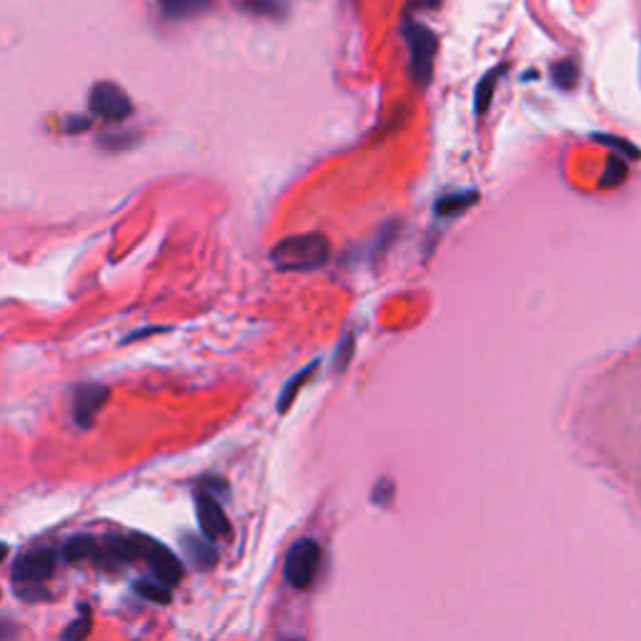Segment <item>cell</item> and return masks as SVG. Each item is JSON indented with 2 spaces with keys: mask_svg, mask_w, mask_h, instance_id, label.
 Segmentation results:
<instances>
[{
  "mask_svg": "<svg viewBox=\"0 0 641 641\" xmlns=\"http://www.w3.org/2000/svg\"><path fill=\"white\" fill-rule=\"evenodd\" d=\"M331 259V243L323 233L288 236L271 251V261L278 271H316Z\"/></svg>",
  "mask_w": 641,
  "mask_h": 641,
  "instance_id": "cell-1",
  "label": "cell"
},
{
  "mask_svg": "<svg viewBox=\"0 0 641 641\" xmlns=\"http://www.w3.org/2000/svg\"><path fill=\"white\" fill-rule=\"evenodd\" d=\"M407 43H409V68L411 78L419 88H426L434 76V60L438 50V41L434 31H428L421 23L407 25Z\"/></svg>",
  "mask_w": 641,
  "mask_h": 641,
  "instance_id": "cell-2",
  "label": "cell"
},
{
  "mask_svg": "<svg viewBox=\"0 0 641 641\" xmlns=\"http://www.w3.org/2000/svg\"><path fill=\"white\" fill-rule=\"evenodd\" d=\"M321 547L311 539H301L296 541L291 551L286 557V566H284V576L286 582L294 586V590H309L313 584L316 574H319L321 566Z\"/></svg>",
  "mask_w": 641,
  "mask_h": 641,
  "instance_id": "cell-3",
  "label": "cell"
},
{
  "mask_svg": "<svg viewBox=\"0 0 641 641\" xmlns=\"http://www.w3.org/2000/svg\"><path fill=\"white\" fill-rule=\"evenodd\" d=\"M134 543H136V557H144V561L158 582L165 586H175L181 582L183 564L169 547H163L161 541H153L148 537H134Z\"/></svg>",
  "mask_w": 641,
  "mask_h": 641,
  "instance_id": "cell-4",
  "label": "cell"
},
{
  "mask_svg": "<svg viewBox=\"0 0 641 641\" xmlns=\"http://www.w3.org/2000/svg\"><path fill=\"white\" fill-rule=\"evenodd\" d=\"M88 105H91L93 116H99L103 121H123L130 116V111H134V103H130L128 93L116 83L93 85Z\"/></svg>",
  "mask_w": 641,
  "mask_h": 641,
  "instance_id": "cell-5",
  "label": "cell"
},
{
  "mask_svg": "<svg viewBox=\"0 0 641 641\" xmlns=\"http://www.w3.org/2000/svg\"><path fill=\"white\" fill-rule=\"evenodd\" d=\"M58 566V554L53 549H35V551H28V554H23L21 559L15 561L13 566V582L15 584H43L46 579L53 576V572H56Z\"/></svg>",
  "mask_w": 641,
  "mask_h": 641,
  "instance_id": "cell-6",
  "label": "cell"
},
{
  "mask_svg": "<svg viewBox=\"0 0 641 641\" xmlns=\"http://www.w3.org/2000/svg\"><path fill=\"white\" fill-rule=\"evenodd\" d=\"M196 514H198L201 531H204V537L208 541H218L231 534V524H228L224 506L218 504V499L210 496L208 491H201V494L196 496Z\"/></svg>",
  "mask_w": 641,
  "mask_h": 641,
  "instance_id": "cell-7",
  "label": "cell"
},
{
  "mask_svg": "<svg viewBox=\"0 0 641 641\" xmlns=\"http://www.w3.org/2000/svg\"><path fill=\"white\" fill-rule=\"evenodd\" d=\"M105 401H108V389L101 384H85L81 386V389H76V397H73L76 424L83 428H91L95 416H99V411L105 407Z\"/></svg>",
  "mask_w": 641,
  "mask_h": 641,
  "instance_id": "cell-8",
  "label": "cell"
},
{
  "mask_svg": "<svg viewBox=\"0 0 641 641\" xmlns=\"http://www.w3.org/2000/svg\"><path fill=\"white\" fill-rule=\"evenodd\" d=\"M136 559V543L134 539H105L99 543L95 551V561L103 569H121L128 566Z\"/></svg>",
  "mask_w": 641,
  "mask_h": 641,
  "instance_id": "cell-9",
  "label": "cell"
},
{
  "mask_svg": "<svg viewBox=\"0 0 641 641\" xmlns=\"http://www.w3.org/2000/svg\"><path fill=\"white\" fill-rule=\"evenodd\" d=\"M161 3V11L165 18H173V21H183V18H196L206 13L214 0H158Z\"/></svg>",
  "mask_w": 641,
  "mask_h": 641,
  "instance_id": "cell-10",
  "label": "cell"
},
{
  "mask_svg": "<svg viewBox=\"0 0 641 641\" xmlns=\"http://www.w3.org/2000/svg\"><path fill=\"white\" fill-rule=\"evenodd\" d=\"M473 201H477V193H473V191H456V193H449V196L438 198L436 216H442V218L461 216L463 210H467L473 204Z\"/></svg>",
  "mask_w": 641,
  "mask_h": 641,
  "instance_id": "cell-11",
  "label": "cell"
},
{
  "mask_svg": "<svg viewBox=\"0 0 641 641\" xmlns=\"http://www.w3.org/2000/svg\"><path fill=\"white\" fill-rule=\"evenodd\" d=\"M95 551H99V541L91 537H73L66 543V559L70 564H81V561L95 559Z\"/></svg>",
  "mask_w": 641,
  "mask_h": 641,
  "instance_id": "cell-12",
  "label": "cell"
},
{
  "mask_svg": "<svg viewBox=\"0 0 641 641\" xmlns=\"http://www.w3.org/2000/svg\"><path fill=\"white\" fill-rule=\"evenodd\" d=\"M499 78H502V68H494L491 73H487L484 81L479 83V88H477V113H479V116H484V113L489 111L491 101H494V91L499 85Z\"/></svg>",
  "mask_w": 641,
  "mask_h": 641,
  "instance_id": "cell-13",
  "label": "cell"
},
{
  "mask_svg": "<svg viewBox=\"0 0 641 641\" xmlns=\"http://www.w3.org/2000/svg\"><path fill=\"white\" fill-rule=\"evenodd\" d=\"M316 366H319V362H313L311 366H306L301 374H296L291 381L286 384V389H284V393H281V401H278V411H286L288 407H291L294 403V399L298 397V391H301V386L311 379L313 376V371H316Z\"/></svg>",
  "mask_w": 641,
  "mask_h": 641,
  "instance_id": "cell-14",
  "label": "cell"
},
{
  "mask_svg": "<svg viewBox=\"0 0 641 641\" xmlns=\"http://www.w3.org/2000/svg\"><path fill=\"white\" fill-rule=\"evenodd\" d=\"M186 549H188V554H191V559H193V564L196 566H214V561H216V549L210 547V541H198V539H193V537H188L186 539Z\"/></svg>",
  "mask_w": 641,
  "mask_h": 641,
  "instance_id": "cell-15",
  "label": "cell"
},
{
  "mask_svg": "<svg viewBox=\"0 0 641 641\" xmlns=\"http://www.w3.org/2000/svg\"><path fill=\"white\" fill-rule=\"evenodd\" d=\"M136 592L140 596H146V599L153 602V604H169L171 602V586L161 584L158 579H153V582L144 579V582L136 584Z\"/></svg>",
  "mask_w": 641,
  "mask_h": 641,
  "instance_id": "cell-16",
  "label": "cell"
},
{
  "mask_svg": "<svg viewBox=\"0 0 641 641\" xmlns=\"http://www.w3.org/2000/svg\"><path fill=\"white\" fill-rule=\"evenodd\" d=\"M239 8L243 13L266 15V18H278L281 13H284V5L276 3V0H239Z\"/></svg>",
  "mask_w": 641,
  "mask_h": 641,
  "instance_id": "cell-17",
  "label": "cell"
},
{
  "mask_svg": "<svg viewBox=\"0 0 641 641\" xmlns=\"http://www.w3.org/2000/svg\"><path fill=\"white\" fill-rule=\"evenodd\" d=\"M91 611H88V607H83V617H78L73 625H68L64 634H60V641H85L88 634H91Z\"/></svg>",
  "mask_w": 641,
  "mask_h": 641,
  "instance_id": "cell-18",
  "label": "cell"
},
{
  "mask_svg": "<svg viewBox=\"0 0 641 641\" xmlns=\"http://www.w3.org/2000/svg\"><path fill=\"white\" fill-rule=\"evenodd\" d=\"M627 175H629V171H627V165H625V161H619L617 156L611 158L609 161V165H607V173H604V186H621V183L627 181Z\"/></svg>",
  "mask_w": 641,
  "mask_h": 641,
  "instance_id": "cell-19",
  "label": "cell"
},
{
  "mask_svg": "<svg viewBox=\"0 0 641 641\" xmlns=\"http://www.w3.org/2000/svg\"><path fill=\"white\" fill-rule=\"evenodd\" d=\"M554 83L559 88H564V91H569V88H574V83H576V66L572 64V60H561V64L554 66Z\"/></svg>",
  "mask_w": 641,
  "mask_h": 641,
  "instance_id": "cell-20",
  "label": "cell"
},
{
  "mask_svg": "<svg viewBox=\"0 0 641 641\" xmlns=\"http://www.w3.org/2000/svg\"><path fill=\"white\" fill-rule=\"evenodd\" d=\"M596 144H604V146H609L611 151H619V153H625V156L639 158V148L631 146L629 140H625V138H617V136H596Z\"/></svg>",
  "mask_w": 641,
  "mask_h": 641,
  "instance_id": "cell-21",
  "label": "cell"
},
{
  "mask_svg": "<svg viewBox=\"0 0 641 641\" xmlns=\"http://www.w3.org/2000/svg\"><path fill=\"white\" fill-rule=\"evenodd\" d=\"M18 637V629L15 625H11V621L0 619V641H13Z\"/></svg>",
  "mask_w": 641,
  "mask_h": 641,
  "instance_id": "cell-22",
  "label": "cell"
},
{
  "mask_svg": "<svg viewBox=\"0 0 641 641\" xmlns=\"http://www.w3.org/2000/svg\"><path fill=\"white\" fill-rule=\"evenodd\" d=\"M442 0H409V5L414 8V11H424V8H436Z\"/></svg>",
  "mask_w": 641,
  "mask_h": 641,
  "instance_id": "cell-23",
  "label": "cell"
},
{
  "mask_svg": "<svg viewBox=\"0 0 641 641\" xmlns=\"http://www.w3.org/2000/svg\"><path fill=\"white\" fill-rule=\"evenodd\" d=\"M5 557H8V547H5V543H0V561H3Z\"/></svg>",
  "mask_w": 641,
  "mask_h": 641,
  "instance_id": "cell-24",
  "label": "cell"
}]
</instances>
